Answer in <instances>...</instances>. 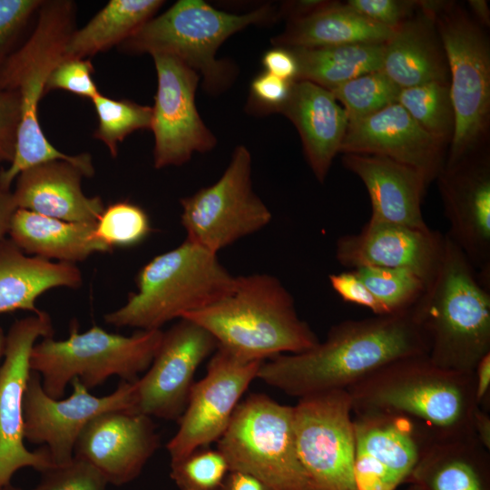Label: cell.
I'll list each match as a JSON object with an SVG mask.
<instances>
[{
  "instance_id": "1",
  "label": "cell",
  "mask_w": 490,
  "mask_h": 490,
  "mask_svg": "<svg viewBox=\"0 0 490 490\" xmlns=\"http://www.w3.org/2000/svg\"><path fill=\"white\" fill-rule=\"evenodd\" d=\"M427 353L426 336L410 309L333 325L314 348L265 360L257 378L300 398L346 390L397 359Z\"/></svg>"
},
{
  "instance_id": "2",
  "label": "cell",
  "mask_w": 490,
  "mask_h": 490,
  "mask_svg": "<svg viewBox=\"0 0 490 490\" xmlns=\"http://www.w3.org/2000/svg\"><path fill=\"white\" fill-rule=\"evenodd\" d=\"M76 5L70 0H44L27 36L0 71V86L15 91L21 113L15 152L0 182L11 190L24 170L45 162L64 160L76 165L83 176L94 174L89 153L68 155L45 137L39 121V103L53 70L64 58L67 42L75 28Z\"/></svg>"
},
{
  "instance_id": "3",
  "label": "cell",
  "mask_w": 490,
  "mask_h": 490,
  "mask_svg": "<svg viewBox=\"0 0 490 490\" xmlns=\"http://www.w3.org/2000/svg\"><path fill=\"white\" fill-rule=\"evenodd\" d=\"M181 318L203 327L219 347L245 361L301 353L319 342L299 316L290 292L267 273L236 277L225 297Z\"/></svg>"
},
{
  "instance_id": "4",
  "label": "cell",
  "mask_w": 490,
  "mask_h": 490,
  "mask_svg": "<svg viewBox=\"0 0 490 490\" xmlns=\"http://www.w3.org/2000/svg\"><path fill=\"white\" fill-rule=\"evenodd\" d=\"M412 312L436 365L472 374L490 353V289L446 234L437 270Z\"/></svg>"
},
{
  "instance_id": "5",
  "label": "cell",
  "mask_w": 490,
  "mask_h": 490,
  "mask_svg": "<svg viewBox=\"0 0 490 490\" xmlns=\"http://www.w3.org/2000/svg\"><path fill=\"white\" fill-rule=\"evenodd\" d=\"M346 390L354 413L402 414L439 436L475 435L474 416L479 407L474 373L443 368L427 355L397 359Z\"/></svg>"
},
{
  "instance_id": "6",
  "label": "cell",
  "mask_w": 490,
  "mask_h": 490,
  "mask_svg": "<svg viewBox=\"0 0 490 490\" xmlns=\"http://www.w3.org/2000/svg\"><path fill=\"white\" fill-rule=\"evenodd\" d=\"M235 278L212 253L187 240L162 253L138 272V291L107 313L104 321L116 328L161 329L165 323L202 309L233 288Z\"/></svg>"
},
{
  "instance_id": "7",
  "label": "cell",
  "mask_w": 490,
  "mask_h": 490,
  "mask_svg": "<svg viewBox=\"0 0 490 490\" xmlns=\"http://www.w3.org/2000/svg\"><path fill=\"white\" fill-rule=\"evenodd\" d=\"M279 15L267 5L236 15L218 10L201 0H180L139 27L117 47L131 54L173 56L201 76L208 93L218 94L234 78L231 64L216 57L220 46L247 26L270 23Z\"/></svg>"
},
{
  "instance_id": "8",
  "label": "cell",
  "mask_w": 490,
  "mask_h": 490,
  "mask_svg": "<svg viewBox=\"0 0 490 490\" xmlns=\"http://www.w3.org/2000/svg\"><path fill=\"white\" fill-rule=\"evenodd\" d=\"M162 334V329H138L122 336L96 325L80 333L74 323L66 339L43 338L34 345L30 368L40 375L44 391L54 399L64 396L74 377L88 390L113 376L134 382L152 364Z\"/></svg>"
},
{
  "instance_id": "9",
  "label": "cell",
  "mask_w": 490,
  "mask_h": 490,
  "mask_svg": "<svg viewBox=\"0 0 490 490\" xmlns=\"http://www.w3.org/2000/svg\"><path fill=\"white\" fill-rule=\"evenodd\" d=\"M449 69L454 132L445 166L485 149L490 122V45L483 27L459 4L435 16Z\"/></svg>"
},
{
  "instance_id": "10",
  "label": "cell",
  "mask_w": 490,
  "mask_h": 490,
  "mask_svg": "<svg viewBox=\"0 0 490 490\" xmlns=\"http://www.w3.org/2000/svg\"><path fill=\"white\" fill-rule=\"evenodd\" d=\"M217 443L230 470L252 475L274 490H310L298 455L293 407L250 394Z\"/></svg>"
},
{
  "instance_id": "11",
  "label": "cell",
  "mask_w": 490,
  "mask_h": 490,
  "mask_svg": "<svg viewBox=\"0 0 490 490\" xmlns=\"http://www.w3.org/2000/svg\"><path fill=\"white\" fill-rule=\"evenodd\" d=\"M187 240L217 254L271 220L267 205L254 192L251 155L239 145L220 178L180 200Z\"/></svg>"
},
{
  "instance_id": "12",
  "label": "cell",
  "mask_w": 490,
  "mask_h": 490,
  "mask_svg": "<svg viewBox=\"0 0 490 490\" xmlns=\"http://www.w3.org/2000/svg\"><path fill=\"white\" fill-rule=\"evenodd\" d=\"M294 430L310 490H358L351 401L345 389L299 398Z\"/></svg>"
},
{
  "instance_id": "13",
  "label": "cell",
  "mask_w": 490,
  "mask_h": 490,
  "mask_svg": "<svg viewBox=\"0 0 490 490\" xmlns=\"http://www.w3.org/2000/svg\"><path fill=\"white\" fill-rule=\"evenodd\" d=\"M354 475L358 490H396L439 436L425 424L387 411L355 413Z\"/></svg>"
},
{
  "instance_id": "14",
  "label": "cell",
  "mask_w": 490,
  "mask_h": 490,
  "mask_svg": "<svg viewBox=\"0 0 490 490\" xmlns=\"http://www.w3.org/2000/svg\"><path fill=\"white\" fill-rule=\"evenodd\" d=\"M53 335L51 318L42 310L15 321L6 334L0 367V488L11 485L15 473L23 467L42 473L54 466L45 446L34 452L25 447L23 421L31 350L38 338Z\"/></svg>"
},
{
  "instance_id": "15",
  "label": "cell",
  "mask_w": 490,
  "mask_h": 490,
  "mask_svg": "<svg viewBox=\"0 0 490 490\" xmlns=\"http://www.w3.org/2000/svg\"><path fill=\"white\" fill-rule=\"evenodd\" d=\"M134 382L122 380L112 394L95 397L74 377L72 395L54 399L44 391L40 375L31 371L23 397L24 439L44 445L54 466L69 463L80 433L93 418L107 411L131 410Z\"/></svg>"
},
{
  "instance_id": "16",
  "label": "cell",
  "mask_w": 490,
  "mask_h": 490,
  "mask_svg": "<svg viewBox=\"0 0 490 490\" xmlns=\"http://www.w3.org/2000/svg\"><path fill=\"white\" fill-rule=\"evenodd\" d=\"M264 361H245L218 346L204 377L194 382L179 428L166 448L172 461L217 442Z\"/></svg>"
},
{
  "instance_id": "17",
  "label": "cell",
  "mask_w": 490,
  "mask_h": 490,
  "mask_svg": "<svg viewBox=\"0 0 490 490\" xmlns=\"http://www.w3.org/2000/svg\"><path fill=\"white\" fill-rule=\"evenodd\" d=\"M218 348L214 337L188 318L163 332L149 368L134 382L131 413L178 421L188 403L199 366Z\"/></svg>"
},
{
  "instance_id": "18",
  "label": "cell",
  "mask_w": 490,
  "mask_h": 490,
  "mask_svg": "<svg viewBox=\"0 0 490 490\" xmlns=\"http://www.w3.org/2000/svg\"><path fill=\"white\" fill-rule=\"evenodd\" d=\"M157 74L151 130L154 135L156 169L179 166L194 152H206L217 139L201 118L195 103L199 74L181 60L152 55Z\"/></svg>"
},
{
  "instance_id": "19",
  "label": "cell",
  "mask_w": 490,
  "mask_h": 490,
  "mask_svg": "<svg viewBox=\"0 0 490 490\" xmlns=\"http://www.w3.org/2000/svg\"><path fill=\"white\" fill-rule=\"evenodd\" d=\"M449 229L446 234L464 253L479 280L490 289V158L483 149L436 179Z\"/></svg>"
},
{
  "instance_id": "20",
  "label": "cell",
  "mask_w": 490,
  "mask_h": 490,
  "mask_svg": "<svg viewBox=\"0 0 490 490\" xmlns=\"http://www.w3.org/2000/svg\"><path fill=\"white\" fill-rule=\"evenodd\" d=\"M160 446L152 417L112 410L93 418L80 433L74 456L97 468L116 486L135 480Z\"/></svg>"
},
{
  "instance_id": "21",
  "label": "cell",
  "mask_w": 490,
  "mask_h": 490,
  "mask_svg": "<svg viewBox=\"0 0 490 490\" xmlns=\"http://www.w3.org/2000/svg\"><path fill=\"white\" fill-rule=\"evenodd\" d=\"M447 146L421 128L398 103H394L349 122L340 152L390 159L416 169L430 184L445 167Z\"/></svg>"
},
{
  "instance_id": "22",
  "label": "cell",
  "mask_w": 490,
  "mask_h": 490,
  "mask_svg": "<svg viewBox=\"0 0 490 490\" xmlns=\"http://www.w3.org/2000/svg\"><path fill=\"white\" fill-rule=\"evenodd\" d=\"M445 235L368 220L360 231L340 236L335 256L339 264L355 270L383 267L407 270L426 284L433 279L444 248Z\"/></svg>"
},
{
  "instance_id": "23",
  "label": "cell",
  "mask_w": 490,
  "mask_h": 490,
  "mask_svg": "<svg viewBox=\"0 0 490 490\" xmlns=\"http://www.w3.org/2000/svg\"><path fill=\"white\" fill-rule=\"evenodd\" d=\"M342 163L364 183L370 220L428 230L422 201L429 183L416 169L377 155L344 153Z\"/></svg>"
},
{
  "instance_id": "24",
  "label": "cell",
  "mask_w": 490,
  "mask_h": 490,
  "mask_svg": "<svg viewBox=\"0 0 490 490\" xmlns=\"http://www.w3.org/2000/svg\"><path fill=\"white\" fill-rule=\"evenodd\" d=\"M278 113L296 127L309 166L316 179L324 182L347 132L346 112L329 90L297 80L292 81L289 96Z\"/></svg>"
},
{
  "instance_id": "25",
  "label": "cell",
  "mask_w": 490,
  "mask_h": 490,
  "mask_svg": "<svg viewBox=\"0 0 490 490\" xmlns=\"http://www.w3.org/2000/svg\"><path fill=\"white\" fill-rule=\"evenodd\" d=\"M83 177L80 168L64 160L29 167L15 180V205L65 221L96 222L105 207L100 196L83 193Z\"/></svg>"
},
{
  "instance_id": "26",
  "label": "cell",
  "mask_w": 490,
  "mask_h": 490,
  "mask_svg": "<svg viewBox=\"0 0 490 490\" xmlns=\"http://www.w3.org/2000/svg\"><path fill=\"white\" fill-rule=\"evenodd\" d=\"M400 89L449 83V69L435 17L420 10L384 44L381 70Z\"/></svg>"
},
{
  "instance_id": "27",
  "label": "cell",
  "mask_w": 490,
  "mask_h": 490,
  "mask_svg": "<svg viewBox=\"0 0 490 490\" xmlns=\"http://www.w3.org/2000/svg\"><path fill=\"white\" fill-rule=\"evenodd\" d=\"M406 484L420 490H490V450L475 435L438 436Z\"/></svg>"
},
{
  "instance_id": "28",
  "label": "cell",
  "mask_w": 490,
  "mask_h": 490,
  "mask_svg": "<svg viewBox=\"0 0 490 490\" xmlns=\"http://www.w3.org/2000/svg\"><path fill=\"white\" fill-rule=\"evenodd\" d=\"M82 283L74 264L28 256L10 239L0 240V314L38 313L35 301L43 293L59 287L77 289Z\"/></svg>"
},
{
  "instance_id": "29",
  "label": "cell",
  "mask_w": 490,
  "mask_h": 490,
  "mask_svg": "<svg viewBox=\"0 0 490 490\" xmlns=\"http://www.w3.org/2000/svg\"><path fill=\"white\" fill-rule=\"evenodd\" d=\"M96 222H72L16 209L8 235L26 255L74 264L112 249L95 236Z\"/></svg>"
},
{
  "instance_id": "30",
  "label": "cell",
  "mask_w": 490,
  "mask_h": 490,
  "mask_svg": "<svg viewBox=\"0 0 490 490\" xmlns=\"http://www.w3.org/2000/svg\"><path fill=\"white\" fill-rule=\"evenodd\" d=\"M395 31L364 17L346 4L328 1L309 15L289 20L284 31L271 42L283 48L385 44Z\"/></svg>"
},
{
  "instance_id": "31",
  "label": "cell",
  "mask_w": 490,
  "mask_h": 490,
  "mask_svg": "<svg viewBox=\"0 0 490 490\" xmlns=\"http://www.w3.org/2000/svg\"><path fill=\"white\" fill-rule=\"evenodd\" d=\"M164 1L111 0L82 28L71 34L64 58H89L118 46L154 17Z\"/></svg>"
},
{
  "instance_id": "32",
  "label": "cell",
  "mask_w": 490,
  "mask_h": 490,
  "mask_svg": "<svg viewBox=\"0 0 490 490\" xmlns=\"http://www.w3.org/2000/svg\"><path fill=\"white\" fill-rule=\"evenodd\" d=\"M385 44H355L312 48H287L298 64L297 80L327 90L361 74L381 70Z\"/></svg>"
},
{
  "instance_id": "33",
  "label": "cell",
  "mask_w": 490,
  "mask_h": 490,
  "mask_svg": "<svg viewBox=\"0 0 490 490\" xmlns=\"http://www.w3.org/2000/svg\"><path fill=\"white\" fill-rule=\"evenodd\" d=\"M397 103L421 128L449 145L455 125L449 83L432 82L402 88Z\"/></svg>"
},
{
  "instance_id": "34",
  "label": "cell",
  "mask_w": 490,
  "mask_h": 490,
  "mask_svg": "<svg viewBox=\"0 0 490 490\" xmlns=\"http://www.w3.org/2000/svg\"><path fill=\"white\" fill-rule=\"evenodd\" d=\"M98 125L93 137L108 148L112 157L118 154V144L137 130L150 129L152 108L126 99H113L101 93L92 100Z\"/></svg>"
},
{
  "instance_id": "35",
  "label": "cell",
  "mask_w": 490,
  "mask_h": 490,
  "mask_svg": "<svg viewBox=\"0 0 490 490\" xmlns=\"http://www.w3.org/2000/svg\"><path fill=\"white\" fill-rule=\"evenodd\" d=\"M353 270L387 315L412 309L426 287L419 276L404 269L362 267Z\"/></svg>"
},
{
  "instance_id": "36",
  "label": "cell",
  "mask_w": 490,
  "mask_h": 490,
  "mask_svg": "<svg viewBox=\"0 0 490 490\" xmlns=\"http://www.w3.org/2000/svg\"><path fill=\"white\" fill-rule=\"evenodd\" d=\"M330 92L341 103L349 123L397 103L400 88L379 70L361 74Z\"/></svg>"
},
{
  "instance_id": "37",
  "label": "cell",
  "mask_w": 490,
  "mask_h": 490,
  "mask_svg": "<svg viewBox=\"0 0 490 490\" xmlns=\"http://www.w3.org/2000/svg\"><path fill=\"white\" fill-rule=\"evenodd\" d=\"M152 230L150 218L142 207L120 201L104 208L96 221L95 236L113 250L142 242Z\"/></svg>"
},
{
  "instance_id": "38",
  "label": "cell",
  "mask_w": 490,
  "mask_h": 490,
  "mask_svg": "<svg viewBox=\"0 0 490 490\" xmlns=\"http://www.w3.org/2000/svg\"><path fill=\"white\" fill-rule=\"evenodd\" d=\"M230 471L218 448H198L171 462L170 477L179 490H219Z\"/></svg>"
},
{
  "instance_id": "39",
  "label": "cell",
  "mask_w": 490,
  "mask_h": 490,
  "mask_svg": "<svg viewBox=\"0 0 490 490\" xmlns=\"http://www.w3.org/2000/svg\"><path fill=\"white\" fill-rule=\"evenodd\" d=\"M44 0H0V71L30 32Z\"/></svg>"
},
{
  "instance_id": "40",
  "label": "cell",
  "mask_w": 490,
  "mask_h": 490,
  "mask_svg": "<svg viewBox=\"0 0 490 490\" xmlns=\"http://www.w3.org/2000/svg\"><path fill=\"white\" fill-rule=\"evenodd\" d=\"M107 485L97 468L74 456L65 465L42 472L39 484L32 490H106Z\"/></svg>"
},
{
  "instance_id": "41",
  "label": "cell",
  "mask_w": 490,
  "mask_h": 490,
  "mask_svg": "<svg viewBox=\"0 0 490 490\" xmlns=\"http://www.w3.org/2000/svg\"><path fill=\"white\" fill-rule=\"evenodd\" d=\"M93 72L89 58H64L48 77L44 93L63 90L92 101L100 93L93 79Z\"/></svg>"
},
{
  "instance_id": "42",
  "label": "cell",
  "mask_w": 490,
  "mask_h": 490,
  "mask_svg": "<svg viewBox=\"0 0 490 490\" xmlns=\"http://www.w3.org/2000/svg\"><path fill=\"white\" fill-rule=\"evenodd\" d=\"M364 17L390 28H397L417 10L413 0H348L345 3Z\"/></svg>"
},
{
  "instance_id": "43",
  "label": "cell",
  "mask_w": 490,
  "mask_h": 490,
  "mask_svg": "<svg viewBox=\"0 0 490 490\" xmlns=\"http://www.w3.org/2000/svg\"><path fill=\"white\" fill-rule=\"evenodd\" d=\"M292 82L267 72L258 74L250 83L248 107L254 113H278L287 100Z\"/></svg>"
},
{
  "instance_id": "44",
  "label": "cell",
  "mask_w": 490,
  "mask_h": 490,
  "mask_svg": "<svg viewBox=\"0 0 490 490\" xmlns=\"http://www.w3.org/2000/svg\"><path fill=\"white\" fill-rule=\"evenodd\" d=\"M20 98L15 91L0 86V163L11 162L20 124Z\"/></svg>"
},
{
  "instance_id": "45",
  "label": "cell",
  "mask_w": 490,
  "mask_h": 490,
  "mask_svg": "<svg viewBox=\"0 0 490 490\" xmlns=\"http://www.w3.org/2000/svg\"><path fill=\"white\" fill-rule=\"evenodd\" d=\"M328 281L332 289L342 300L365 307L374 315H387L383 306L353 270L332 273L328 276Z\"/></svg>"
},
{
  "instance_id": "46",
  "label": "cell",
  "mask_w": 490,
  "mask_h": 490,
  "mask_svg": "<svg viewBox=\"0 0 490 490\" xmlns=\"http://www.w3.org/2000/svg\"><path fill=\"white\" fill-rule=\"evenodd\" d=\"M265 72L286 81H296L298 64L292 53L283 47L275 46L262 56Z\"/></svg>"
},
{
  "instance_id": "47",
  "label": "cell",
  "mask_w": 490,
  "mask_h": 490,
  "mask_svg": "<svg viewBox=\"0 0 490 490\" xmlns=\"http://www.w3.org/2000/svg\"><path fill=\"white\" fill-rule=\"evenodd\" d=\"M475 395L478 407L489 412L490 406V353L485 355L474 370Z\"/></svg>"
},
{
  "instance_id": "48",
  "label": "cell",
  "mask_w": 490,
  "mask_h": 490,
  "mask_svg": "<svg viewBox=\"0 0 490 490\" xmlns=\"http://www.w3.org/2000/svg\"><path fill=\"white\" fill-rule=\"evenodd\" d=\"M219 490H274L269 485L245 472L230 470Z\"/></svg>"
},
{
  "instance_id": "49",
  "label": "cell",
  "mask_w": 490,
  "mask_h": 490,
  "mask_svg": "<svg viewBox=\"0 0 490 490\" xmlns=\"http://www.w3.org/2000/svg\"><path fill=\"white\" fill-rule=\"evenodd\" d=\"M15 210L12 191L4 188L0 182V240L8 233L10 221Z\"/></svg>"
},
{
  "instance_id": "50",
  "label": "cell",
  "mask_w": 490,
  "mask_h": 490,
  "mask_svg": "<svg viewBox=\"0 0 490 490\" xmlns=\"http://www.w3.org/2000/svg\"><path fill=\"white\" fill-rule=\"evenodd\" d=\"M474 433L480 444L490 450V416L478 407L474 416Z\"/></svg>"
},
{
  "instance_id": "51",
  "label": "cell",
  "mask_w": 490,
  "mask_h": 490,
  "mask_svg": "<svg viewBox=\"0 0 490 490\" xmlns=\"http://www.w3.org/2000/svg\"><path fill=\"white\" fill-rule=\"evenodd\" d=\"M468 5L471 13L475 16V21L481 26H489L490 9L485 0H470Z\"/></svg>"
},
{
  "instance_id": "52",
  "label": "cell",
  "mask_w": 490,
  "mask_h": 490,
  "mask_svg": "<svg viewBox=\"0 0 490 490\" xmlns=\"http://www.w3.org/2000/svg\"><path fill=\"white\" fill-rule=\"evenodd\" d=\"M6 335L5 334L2 327L0 326V359L5 352Z\"/></svg>"
},
{
  "instance_id": "53",
  "label": "cell",
  "mask_w": 490,
  "mask_h": 490,
  "mask_svg": "<svg viewBox=\"0 0 490 490\" xmlns=\"http://www.w3.org/2000/svg\"><path fill=\"white\" fill-rule=\"evenodd\" d=\"M0 490H22V489L15 487L12 485H9L0 488Z\"/></svg>"
},
{
  "instance_id": "54",
  "label": "cell",
  "mask_w": 490,
  "mask_h": 490,
  "mask_svg": "<svg viewBox=\"0 0 490 490\" xmlns=\"http://www.w3.org/2000/svg\"><path fill=\"white\" fill-rule=\"evenodd\" d=\"M405 490H420V488L416 485L409 484Z\"/></svg>"
}]
</instances>
